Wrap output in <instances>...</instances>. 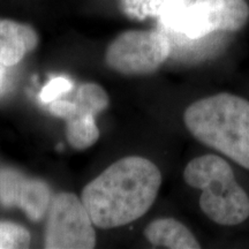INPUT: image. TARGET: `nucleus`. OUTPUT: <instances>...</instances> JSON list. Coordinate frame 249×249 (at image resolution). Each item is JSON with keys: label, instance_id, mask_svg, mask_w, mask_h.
Returning a JSON list of instances; mask_svg holds the SVG:
<instances>
[{"label": "nucleus", "instance_id": "obj_13", "mask_svg": "<svg viewBox=\"0 0 249 249\" xmlns=\"http://www.w3.org/2000/svg\"><path fill=\"white\" fill-rule=\"evenodd\" d=\"M128 9L138 17H164L183 2V0H127Z\"/></svg>", "mask_w": 249, "mask_h": 249}, {"label": "nucleus", "instance_id": "obj_6", "mask_svg": "<svg viewBox=\"0 0 249 249\" xmlns=\"http://www.w3.org/2000/svg\"><path fill=\"white\" fill-rule=\"evenodd\" d=\"M44 245L48 249H91L96 246L93 223L81 198L62 192L51 198Z\"/></svg>", "mask_w": 249, "mask_h": 249}, {"label": "nucleus", "instance_id": "obj_4", "mask_svg": "<svg viewBox=\"0 0 249 249\" xmlns=\"http://www.w3.org/2000/svg\"><path fill=\"white\" fill-rule=\"evenodd\" d=\"M165 26L186 38L198 40L213 33H233L247 23L246 0H193L164 15Z\"/></svg>", "mask_w": 249, "mask_h": 249}, {"label": "nucleus", "instance_id": "obj_11", "mask_svg": "<svg viewBox=\"0 0 249 249\" xmlns=\"http://www.w3.org/2000/svg\"><path fill=\"white\" fill-rule=\"evenodd\" d=\"M66 138L76 150L92 147L99 139V129L93 117H73L66 120Z\"/></svg>", "mask_w": 249, "mask_h": 249}, {"label": "nucleus", "instance_id": "obj_8", "mask_svg": "<svg viewBox=\"0 0 249 249\" xmlns=\"http://www.w3.org/2000/svg\"><path fill=\"white\" fill-rule=\"evenodd\" d=\"M36 30L29 24L0 18V64L13 67L38 45Z\"/></svg>", "mask_w": 249, "mask_h": 249}, {"label": "nucleus", "instance_id": "obj_1", "mask_svg": "<svg viewBox=\"0 0 249 249\" xmlns=\"http://www.w3.org/2000/svg\"><path fill=\"white\" fill-rule=\"evenodd\" d=\"M161 185L157 165L140 156L119 160L90 181L81 194L93 225L124 226L147 213Z\"/></svg>", "mask_w": 249, "mask_h": 249}, {"label": "nucleus", "instance_id": "obj_7", "mask_svg": "<svg viewBox=\"0 0 249 249\" xmlns=\"http://www.w3.org/2000/svg\"><path fill=\"white\" fill-rule=\"evenodd\" d=\"M51 193L42 180L27 179L14 171L0 173V201L6 207H20L31 220L48 213Z\"/></svg>", "mask_w": 249, "mask_h": 249}, {"label": "nucleus", "instance_id": "obj_3", "mask_svg": "<svg viewBox=\"0 0 249 249\" xmlns=\"http://www.w3.org/2000/svg\"><path fill=\"white\" fill-rule=\"evenodd\" d=\"M183 179L201 189L200 207L207 217L223 226H234L249 217V197L236 182L232 167L217 155H204L189 161Z\"/></svg>", "mask_w": 249, "mask_h": 249}, {"label": "nucleus", "instance_id": "obj_5", "mask_svg": "<svg viewBox=\"0 0 249 249\" xmlns=\"http://www.w3.org/2000/svg\"><path fill=\"white\" fill-rule=\"evenodd\" d=\"M171 54V43L160 31L128 30L107 46L105 61L123 75H149L160 68Z\"/></svg>", "mask_w": 249, "mask_h": 249}, {"label": "nucleus", "instance_id": "obj_10", "mask_svg": "<svg viewBox=\"0 0 249 249\" xmlns=\"http://www.w3.org/2000/svg\"><path fill=\"white\" fill-rule=\"evenodd\" d=\"M147 240L157 247L171 249H198L201 247L193 233L174 218H160L144 230Z\"/></svg>", "mask_w": 249, "mask_h": 249}, {"label": "nucleus", "instance_id": "obj_12", "mask_svg": "<svg viewBox=\"0 0 249 249\" xmlns=\"http://www.w3.org/2000/svg\"><path fill=\"white\" fill-rule=\"evenodd\" d=\"M31 235L26 227L11 222H0V249L29 247Z\"/></svg>", "mask_w": 249, "mask_h": 249}, {"label": "nucleus", "instance_id": "obj_14", "mask_svg": "<svg viewBox=\"0 0 249 249\" xmlns=\"http://www.w3.org/2000/svg\"><path fill=\"white\" fill-rule=\"evenodd\" d=\"M73 89V82L70 79L64 76H58L50 80L40 91V99L49 104V103L61 98L62 95L70 92Z\"/></svg>", "mask_w": 249, "mask_h": 249}, {"label": "nucleus", "instance_id": "obj_15", "mask_svg": "<svg viewBox=\"0 0 249 249\" xmlns=\"http://www.w3.org/2000/svg\"><path fill=\"white\" fill-rule=\"evenodd\" d=\"M5 80H6V66L5 65L0 64V92H1V90L4 89Z\"/></svg>", "mask_w": 249, "mask_h": 249}, {"label": "nucleus", "instance_id": "obj_2", "mask_svg": "<svg viewBox=\"0 0 249 249\" xmlns=\"http://www.w3.org/2000/svg\"><path fill=\"white\" fill-rule=\"evenodd\" d=\"M187 129L207 147L249 170V102L232 93H217L189 105Z\"/></svg>", "mask_w": 249, "mask_h": 249}, {"label": "nucleus", "instance_id": "obj_9", "mask_svg": "<svg viewBox=\"0 0 249 249\" xmlns=\"http://www.w3.org/2000/svg\"><path fill=\"white\" fill-rule=\"evenodd\" d=\"M107 91L96 83H83L77 88L73 101L59 98L49 103L52 114L67 120L71 117H95L108 107Z\"/></svg>", "mask_w": 249, "mask_h": 249}]
</instances>
